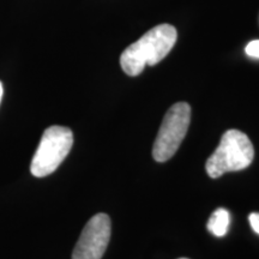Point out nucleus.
Instances as JSON below:
<instances>
[{
  "instance_id": "nucleus-5",
  "label": "nucleus",
  "mask_w": 259,
  "mask_h": 259,
  "mask_svg": "<svg viewBox=\"0 0 259 259\" xmlns=\"http://www.w3.org/2000/svg\"><path fill=\"white\" fill-rule=\"evenodd\" d=\"M111 231L108 215L100 212L93 216L77 241L72 259H101L111 239Z\"/></svg>"
},
{
  "instance_id": "nucleus-7",
  "label": "nucleus",
  "mask_w": 259,
  "mask_h": 259,
  "mask_svg": "<svg viewBox=\"0 0 259 259\" xmlns=\"http://www.w3.org/2000/svg\"><path fill=\"white\" fill-rule=\"evenodd\" d=\"M245 51H246V54H247L248 57L259 59V40L251 41L250 44L246 46Z\"/></svg>"
},
{
  "instance_id": "nucleus-3",
  "label": "nucleus",
  "mask_w": 259,
  "mask_h": 259,
  "mask_svg": "<svg viewBox=\"0 0 259 259\" xmlns=\"http://www.w3.org/2000/svg\"><path fill=\"white\" fill-rule=\"evenodd\" d=\"M72 145L73 134L69 127L58 125L47 127L31 160L32 176L44 178L56 171L69 155Z\"/></svg>"
},
{
  "instance_id": "nucleus-10",
  "label": "nucleus",
  "mask_w": 259,
  "mask_h": 259,
  "mask_svg": "<svg viewBox=\"0 0 259 259\" xmlns=\"http://www.w3.org/2000/svg\"><path fill=\"white\" fill-rule=\"evenodd\" d=\"M180 259H187V258H180Z\"/></svg>"
},
{
  "instance_id": "nucleus-4",
  "label": "nucleus",
  "mask_w": 259,
  "mask_h": 259,
  "mask_svg": "<svg viewBox=\"0 0 259 259\" xmlns=\"http://www.w3.org/2000/svg\"><path fill=\"white\" fill-rule=\"evenodd\" d=\"M191 121V107L186 102H178L168 109L160 131L155 139L153 157L157 162H166L177 153L187 134Z\"/></svg>"
},
{
  "instance_id": "nucleus-8",
  "label": "nucleus",
  "mask_w": 259,
  "mask_h": 259,
  "mask_svg": "<svg viewBox=\"0 0 259 259\" xmlns=\"http://www.w3.org/2000/svg\"><path fill=\"white\" fill-rule=\"evenodd\" d=\"M248 220H250V225L252 227V229L259 235V213L252 212L251 215L248 216Z\"/></svg>"
},
{
  "instance_id": "nucleus-2",
  "label": "nucleus",
  "mask_w": 259,
  "mask_h": 259,
  "mask_svg": "<svg viewBox=\"0 0 259 259\" xmlns=\"http://www.w3.org/2000/svg\"><path fill=\"white\" fill-rule=\"evenodd\" d=\"M253 157L254 149L250 138L239 130H228L206 161V173L216 179L228 171L242 170L250 166Z\"/></svg>"
},
{
  "instance_id": "nucleus-1",
  "label": "nucleus",
  "mask_w": 259,
  "mask_h": 259,
  "mask_svg": "<svg viewBox=\"0 0 259 259\" xmlns=\"http://www.w3.org/2000/svg\"><path fill=\"white\" fill-rule=\"evenodd\" d=\"M177 37V29L173 25H156L122 52L121 69L128 76H138L147 65L154 66L166 58L176 45Z\"/></svg>"
},
{
  "instance_id": "nucleus-9",
  "label": "nucleus",
  "mask_w": 259,
  "mask_h": 259,
  "mask_svg": "<svg viewBox=\"0 0 259 259\" xmlns=\"http://www.w3.org/2000/svg\"><path fill=\"white\" fill-rule=\"evenodd\" d=\"M3 92H4V90H3V83L0 82V102H2V99H3Z\"/></svg>"
},
{
  "instance_id": "nucleus-6",
  "label": "nucleus",
  "mask_w": 259,
  "mask_h": 259,
  "mask_svg": "<svg viewBox=\"0 0 259 259\" xmlns=\"http://www.w3.org/2000/svg\"><path fill=\"white\" fill-rule=\"evenodd\" d=\"M229 223H231V216L226 209L220 208L215 210L210 216L208 221V229L209 232L215 236H225L228 232Z\"/></svg>"
}]
</instances>
